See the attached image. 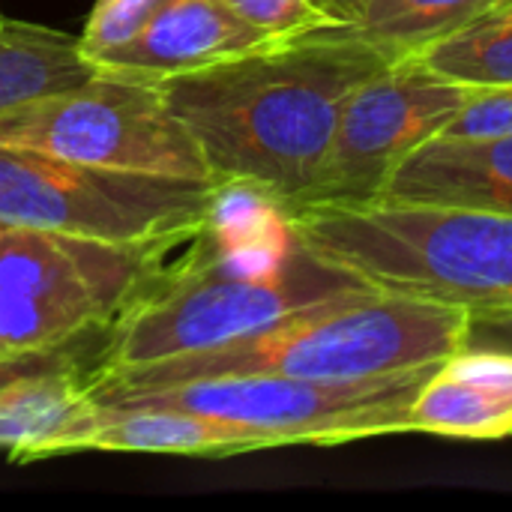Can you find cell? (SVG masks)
<instances>
[{"label":"cell","instance_id":"cell-1","mask_svg":"<svg viewBox=\"0 0 512 512\" xmlns=\"http://www.w3.org/2000/svg\"><path fill=\"white\" fill-rule=\"evenodd\" d=\"M390 63L351 24H324L156 84L213 180H252L288 207L312 186L348 96Z\"/></svg>","mask_w":512,"mask_h":512},{"label":"cell","instance_id":"cell-2","mask_svg":"<svg viewBox=\"0 0 512 512\" xmlns=\"http://www.w3.org/2000/svg\"><path fill=\"white\" fill-rule=\"evenodd\" d=\"M468 312L447 300L366 288L213 351L84 378V399L99 402L231 375L360 381L438 366L465 345Z\"/></svg>","mask_w":512,"mask_h":512},{"label":"cell","instance_id":"cell-3","mask_svg":"<svg viewBox=\"0 0 512 512\" xmlns=\"http://www.w3.org/2000/svg\"><path fill=\"white\" fill-rule=\"evenodd\" d=\"M297 240L372 288L468 309L512 306V213L363 201L288 207Z\"/></svg>","mask_w":512,"mask_h":512},{"label":"cell","instance_id":"cell-4","mask_svg":"<svg viewBox=\"0 0 512 512\" xmlns=\"http://www.w3.org/2000/svg\"><path fill=\"white\" fill-rule=\"evenodd\" d=\"M366 288L372 285L312 255L303 243L273 279L225 276L186 252L177 264L156 270L123 303L84 378L213 351Z\"/></svg>","mask_w":512,"mask_h":512},{"label":"cell","instance_id":"cell-5","mask_svg":"<svg viewBox=\"0 0 512 512\" xmlns=\"http://www.w3.org/2000/svg\"><path fill=\"white\" fill-rule=\"evenodd\" d=\"M435 366L360 381H309L288 375H231L177 387L123 393L87 405L177 408L255 429L267 450L336 447L381 435H408V411Z\"/></svg>","mask_w":512,"mask_h":512},{"label":"cell","instance_id":"cell-6","mask_svg":"<svg viewBox=\"0 0 512 512\" xmlns=\"http://www.w3.org/2000/svg\"><path fill=\"white\" fill-rule=\"evenodd\" d=\"M213 189L216 180L108 171L0 144V225L183 246L204 228Z\"/></svg>","mask_w":512,"mask_h":512},{"label":"cell","instance_id":"cell-7","mask_svg":"<svg viewBox=\"0 0 512 512\" xmlns=\"http://www.w3.org/2000/svg\"><path fill=\"white\" fill-rule=\"evenodd\" d=\"M0 144L108 171L213 180L198 141L171 114L159 84L108 72L3 108Z\"/></svg>","mask_w":512,"mask_h":512},{"label":"cell","instance_id":"cell-8","mask_svg":"<svg viewBox=\"0 0 512 512\" xmlns=\"http://www.w3.org/2000/svg\"><path fill=\"white\" fill-rule=\"evenodd\" d=\"M474 90L435 72L420 57L393 60L348 96L324 162L294 204L375 201L393 168L438 135Z\"/></svg>","mask_w":512,"mask_h":512},{"label":"cell","instance_id":"cell-9","mask_svg":"<svg viewBox=\"0 0 512 512\" xmlns=\"http://www.w3.org/2000/svg\"><path fill=\"white\" fill-rule=\"evenodd\" d=\"M162 243H108L63 231L0 225V291L87 300L111 315L165 267Z\"/></svg>","mask_w":512,"mask_h":512},{"label":"cell","instance_id":"cell-10","mask_svg":"<svg viewBox=\"0 0 512 512\" xmlns=\"http://www.w3.org/2000/svg\"><path fill=\"white\" fill-rule=\"evenodd\" d=\"M171 453V456H207L225 459L240 453L267 450V441L228 420L189 414L177 408H102L81 405L75 414L45 435L39 444L12 456V465H33L69 453Z\"/></svg>","mask_w":512,"mask_h":512},{"label":"cell","instance_id":"cell-11","mask_svg":"<svg viewBox=\"0 0 512 512\" xmlns=\"http://www.w3.org/2000/svg\"><path fill=\"white\" fill-rule=\"evenodd\" d=\"M276 42L240 18L225 0H165L126 45L93 60L96 72L159 81Z\"/></svg>","mask_w":512,"mask_h":512},{"label":"cell","instance_id":"cell-12","mask_svg":"<svg viewBox=\"0 0 512 512\" xmlns=\"http://www.w3.org/2000/svg\"><path fill=\"white\" fill-rule=\"evenodd\" d=\"M378 198L512 213V132L489 138L432 135L393 168Z\"/></svg>","mask_w":512,"mask_h":512},{"label":"cell","instance_id":"cell-13","mask_svg":"<svg viewBox=\"0 0 512 512\" xmlns=\"http://www.w3.org/2000/svg\"><path fill=\"white\" fill-rule=\"evenodd\" d=\"M408 432L453 441L512 438V351L459 348L426 378Z\"/></svg>","mask_w":512,"mask_h":512},{"label":"cell","instance_id":"cell-14","mask_svg":"<svg viewBox=\"0 0 512 512\" xmlns=\"http://www.w3.org/2000/svg\"><path fill=\"white\" fill-rule=\"evenodd\" d=\"M93 75V63L84 60L69 33L30 21H0V111L78 87Z\"/></svg>","mask_w":512,"mask_h":512},{"label":"cell","instance_id":"cell-15","mask_svg":"<svg viewBox=\"0 0 512 512\" xmlns=\"http://www.w3.org/2000/svg\"><path fill=\"white\" fill-rule=\"evenodd\" d=\"M501 3L507 0H372L351 27L393 60H402Z\"/></svg>","mask_w":512,"mask_h":512},{"label":"cell","instance_id":"cell-16","mask_svg":"<svg viewBox=\"0 0 512 512\" xmlns=\"http://www.w3.org/2000/svg\"><path fill=\"white\" fill-rule=\"evenodd\" d=\"M84 399V369L66 366L15 381L0 393V447L12 456L63 426Z\"/></svg>","mask_w":512,"mask_h":512},{"label":"cell","instance_id":"cell-17","mask_svg":"<svg viewBox=\"0 0 512 512\" xmlns=\"http://www.w3.org/2000/svg\"><path fill=\"white\" fill-rule=\"evenodd\" d=\"M414 57L468 87L512 84V0L435 39Z\"/></svg>","mask_w":512,"mask_h":512},{"label":"cell","instance_id":"cell-18","mask_svg":"<svg viewBox=\"0 0 512 512\" xmlns=\"http://www.w3.org/2000/svg\"><path fill=\"white\" fill-rule=\"evenodd\" d=\"M111 312L87 300H51L0 291V357L57 351L87 330L111 324Z\"/></svg>","mask_w":512,"mask_h":512},{"label":"cell","instance_id":"cell-19","mask_svg":"<svg viewBox=\"0 0 512 512\" xmlns=\"http://www.w3.org/2000/svg\"><path fill=\"white\" fill-rule=\"evenodd\" d=\"M165 6V0H96L84 33L78 36V51L87 63L135 39L144 24Z\"/></svg>","mask_w":512,"mask_h":512},{"label":"cell","instance_id":"cell-20","mask_svg":"<svg viewBox=\"0 0 512 512\" xmlns=\"http://www.w3.org/2000/svg\"><path fill=\"white\" fill-rule=\"evenodd\" d=\"M507 132H512V84H498V87H477L438 135L489 138Z\"/></svg>","mask_w":512,"mask_h":512},{"label":"cell","instance_id":"cell-21","mask_svg":"<svg viewBox=\"0 0 512 512\" xmlns=\"http://www.w3.org/2000/svg\"><path fill=\"white\" fill-rule=\"evenodd\" d=\"M240 18L255 24L258 30L270 33L273 39L297 36L312 27L333 24L327 21L312 0H225Z\"/></svg>","mask_w":512,"mask_h":512},{"label":"cell","instance_id":"cell-22","mask_svg":"<svg viewBox=\"0 0 512 512\" xmlns=\"http://www.w3.org/2000/svg\"><path fill=\"white\" fill-rule=\"evenodd\" d=\"M462 348L512 351V306H480V309H471Z\"/></svg>","mask_w":512,"mask_h":512},{"label":"cell","instance_id":"cell-23","mask_svg":"<svg viewBox=\"0 0 512 512\" xmlns=\"http://www.w3.org/2000/svg\"><path fill=\"white\" fill-rule=\"evenodd\" d=\"M72 363V357L63 354V348L57 351H30V354H12V357H0V393H6L15 381L57 369Z\"/></svg>","mask_w":512,"mask_h":512},{"label":"cell","instance_id":"cell-24","mask_svg":"<svg viewBox=\"0 0 512 512\" xmlns=\"http://www.w3.org/2000/svg\"><path fill=\"white\" fill-rule=\"evenodd\" d=\"M315 9L333 24H354L372 0H312Z\"/></svg>","mask_w":512,"mask_h":512},{"label":"cell","instance_id":"cell-25","mask_svg":"<svg viewBox=\"0 0 512 512\" xmlns=\"http://www.w3.org/2000/svg\"><path fill=\"white\" fill-rule=\"evenodd\" d=\"M0 21H3V15H0Z\"/></svg>","mask_w":512,"mask_h":512}]
</instances>
